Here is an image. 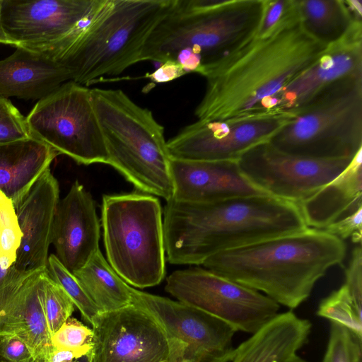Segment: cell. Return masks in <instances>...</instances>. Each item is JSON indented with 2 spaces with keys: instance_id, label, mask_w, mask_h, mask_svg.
Returning a JSON list of instances; mask_svg holds the SVG:
<instances>
[{
  "instance_id": "cell-1",
  "label": "cell",
  "mask_w": 362,
  "mask_h": 362,
  "mask_svg": "<svg viewBox=\"0 0 362 362\" xmlns=\"http://www.w3.org/2000/svg\"><path fill=\"white\" fill-rule=\"evenodd\" d=\"M327 47L303 28L296 10L274 30L255 31L222 55L203 63L206 80L197 120H222L274 112L281 90Z\"/></svg>"
},
{
  "instance_id": "cell-2",
  "label": "cell",
  "mask_w": 362,
  "mask_h": 362,
  "mask_svg": "<svg viewBox=\"0 0 362 362\" xmlns=\"http://www.w3.org/2000/svg\"><path fill=\"white\" fill-rule=\"evenodd\" d=\"M166 202L165 250L173 264L202 265L223 251L308 228L298 204L269 194Z\"/></svg>"
},
{
  "instance_id": "cell-3",
  "label": "cell",
  "mask_w": 362,
  "mask_h": 362,
  "mask_svg": "<svg viewBox=\"0 0 362 362\" xmlns=\"http://www.w3.org/2000/svg\"><path fill=\"white\" fill-rule=\"evenodd\" d=\"M346 254L344 240L324 230H304L217 253L203 267L294 309Z\"/></svg>"
},
{
  "instance_id": "cell-4",
  "label": "cell",
  "mask_w": 362,
  "mask_h": 362,
  "mask_svg": "<svg viewBox=\"0 0 362 362\" xmlns=\"http://www.w3.org/2000/svg\"><path fill=\"white\" fill-rule=\"evenodd\" d=\"M174 0H92L57 62L71 80L88 86L141 62L151 33Z\"/></svg>"
},
{
  "instance_id": "cell-5",
  "label": "cell",
  "mask_w": 362,
  "mask_h": 362,
  "mask_svg": "<svg viewBox=\"0 0 362 362\" xmlns=\"http://www.w3.org/2000/svg\"><path fill=\"white\" fill-rule=\"evenodd\" d=\"M107 164L142 193L173 197L170 157L164 128L152 112L120 89H90Z\"/></svg>"
},
{
  "instance_id": "cell-6",
  "label": "cell",
  "mask_w": 362,
  "mask_h": 362,
  "mask_svg": "<svg viewBox=\"0 0 362 362\" xmlns=\"http://www.w3.org/2000/svg\"><path fill=\"white\" fill-rule=\"evenodd\" d=\"M263 0H174L146 42L141 62L173 60L192 49L204 62L216 58L252 35Z\"/></svg>"
},
{
  "instance_id": "cell-7",
  "label": "cell",
  "mask_w": 362,
  "mask_h": 362,
  "mask_svg": "<svg viewBox=\"0 0 362 362\" xmlns=\"http://www.w3.org/2000/svg\"><path fill=\"white\" fill-rule=\"evenodd\" d=\"M101 224L107 262L128 284L158 285L165 275L163 212L156 197L139 192L103 197Z\"/></svg>"
},
{
  "instance_id": "cell-8",
  "label": "cell",
  "mask_w": 362,
  "mask_h": 362,
  "mask_svg": "<svg viewBox=\"0 0 362 362\" xmlns=\"http://www.w3.org/2000/svg\"><path fill=\"white\" fill-rule=\"evenodd\" d=\"M269 142L293 155L353 158L362 149V78L340 80L291 113Z\"/></svg>"
},
{
  "instance_id": "cell-9",
  "label": "cell",
  "mask_w": 362,
  "mask_h": 362,
  "mask_svg": "<svg viewBox=\"0 0 362 362\" xmlns=\"http://www.w3.org/2000/svg\"><path fill=\"white\" fill-rule=\"evenodd\" d=\"M26 118L32 137L78 164H107L90 89L73 81L40 100Z\"/></svg>"
},
{
  "instance_id": "cell-10",
  "label": "cell",
  "mask_w": 362,
  "mask_h": 362,
  "mask_svg": "<svg viewBox=\"0 0 362 362\" xmlns=\"http://www.w3.org/2000/svg\"><path fill=\"white\" fill-rule=\"evenodd\" d=\"M165 290L178 301L226 322L236 332H256L279 310V305L266 295L204 267L173 272Z\"/></svg>"
},
{
  "instance_id": "cell-11",
  "label": "cell",
  "mask_w": 362,
  "mask_h": 362,
  "mask_svg": "<svg viewBox=\"0 0 362 362\" xmlns=\"http://www.w3.org/2000/svg\"><path fill=\"white\" fill-rule=\"evenodd\" d=\"M352 158H313L282 151L269 141L238 160L242 174L273 197L299 204L339 175Z\"/></svg>"
},
{
  "instance_id": "cell-12",
  "label": "cell",
  "mask_w": 362,
  "mask_h": 362,
  "mask_svg": "<svg viewBox=\"0 0 362 362\" xmlns=\"http://www.w3.org/2000/svg\"><path fill=\"white\" fill-rule=\"evenodd\" d=\"M291 115L270 112L222 120H197L167 141V149L170 158L177 160H238L250 148L269 141Z\"/></svg>"
},
{
  "instance_id": "cell-13",
  "label": "cell",
  "mask_w": 362,
  "mask_h": 362,
  "mask_svg": "<svg viewBox=\"0 0 362 362\" xmlns=\"http://www.w3.org/2000/svg\"><path fill=\"white\" fill-rule=\"evenodd\" d=\"M92 0H1V21L16 48L56 62Z\"/></svg>"
},
{
  "instance_id": "cell-14",
  "label": "cell",
  "mask_w": 362,
  "mask_h": 362,
  "mask_svg": "<svg viewBox=\"0 0 362 362\" xmlns=\"http://www.w3.org/2000/svg\"><path fill=\"white\" fill-rule=\"evenodd\" d=\"M91 326V362H162L168 358L164 329L136 305L100 312Z\"/></svg>"
},
{
  "instance_id": "cell-15",
  "label": "cell",
  "mask_w": 362,
  "mask_h": 362,
  "mask_svg": "<svg viewBox=\"0 0 362 362\" xmlns=\"http://www.w3.org/2000/svg\"><path fill=\"white\" fill-rule=\"evenodd\" d=\"M345 78H362V21H355L343 37L327 46L296 76L278 95L273 110L292 113Z\"/></svg>"
},
{
  "instance_id": "cell-16",
  "label": "cell",
  "mask_w": 362,
  "mask_h": 362,
  "mask_svg": "<svg viewBox=\"0 0 362 362\" xmlns=\"http://www.w3.org/2000/svg\"><path fill=\"white\" fill-rule=\"evenodd\" d=\"M132 303L146 310L160 324L167 337L216 353L234 351L235 329L226 322L190 305L132 287Z\"/></svg>"
},
{
  "instance_id": "cell-17",
  "label": "cell",
  "mask_w": 362,
  "mask_h": 362,
  "mask_svg": "<svg viewBox=\"0 0 362 362\" xmlns=\"http://www.w3.org/2000/svg\"><path fill=\"white\" fill-rule=\"evenodd\" d=\"M59 200L58 181L48 168L13 205L22 234L13 264L18 271L47 268L48 249Z\"/></svg>"
},
{
  "instance_id": "cell-18",
  "label": "cell",
  "mask_w": 362,
  "mask_h": 362,
  "mask_svg": "<svg viewBox=\"0 0 362 362\" xmlns=\"http://www.w3.org/2000/svg\"><path fill=\"white\" fill-rule=\"evenodd\" d=\"M100 237L95 201L76 180L56 210L52 237L55 255L74 274L100 250Z\"/></svg>"
},
{
  "instance_id": "cell-19",
  "label": "cell",
  "mask_w": 362,
  "mask_h": 362,
  "mask_svg": "<svg viewBox=\"0 0 362 362\" xmlns=\"http://www.w3.org/2000/svg\"><path fill=\"white\" fill-rule=\"evenodd\" d=\"M172 199L204 203L229 198L268 194L241 173L238 160H182L170 158Z\"/></svg>"
},
{
  "instance_id": "cell-20",
  "label": "cell",
  "mask_w": 362,
  "mask_h": 362,
  "mask_svg": "<svg viewBox=\"0 0 362 362\" xmlns=\"http://www.w3.org/2000/svg\"><path fill=\"white\" fill-rule=\"evenodd\" d=\"M71 80L62 64L23 48L0 61V95L5 98L40 100Z\"/></svg>"
},
{
  "instance_id": "cell-21",
  "label": "cell",
  "mask_w": 362,
  "mask_h": 362,
  "mask_svg": "<svg viewBox=\"0 0 362 362\" xmlns=\"http://www.w3.org/2000/svg\"><path fill=\"white\" fill-rule=\"evenodd\" d=\"M362 149L335 178L298 206L308 228L323 230L362 208Z\"/></svg>"
},
{
  "instance_id": "cell-22",
  "label": "cell",
  "mask_w": 362,
  "mask_h": 362,
  "mask_svg": "<svg viewBox=\"0 0 362 362\" xmlns=\"http://www.w3.org/2000/svg\"><path fill=\"white\" fill-rule=\"evenodd\" d=\"M310 330V321L292 311L278 313L235 349L230 362H285L297 355Z\"/></svg>"
},
{
  "instance_id": "cell-23",
  "label": "cell",
  "mask_w": 362,
  "mask_h": 362,
  "mask_svg": "<svg viewBox=\"0 0 362 362\" xmlns=\"http://www.w3.org/2000/svg\"><path fill=\"white\" fill-rule=\"evenodd\" d=\"M58 155L33 137L0 144V190L16 204Z\"/></svg>"
},
{
  "instance_id": "cell-24",
  "label": "cell",
  "mask_w": 362,
  "mask_h": 362,
  "mask_svg": "<svg viewBox=\"0 0 362 362\" xmlns=\"http://www.w3.org/2000/svg\"><path fill=\"white\" fill-rule=\"evenodd\" d=\"M73 274L100 312L132 304V287L112 268L100 250Z\"/></svg>"
},
{
  "instance_id": "cell-25",
  "label": "cell",
  "mask_w": 362,
  "mask_h": 362,
  "mask_svg": "<svg viewBox=\"0 0 362 362\" xmlns=\"http://www.w3.org/2000/svg\"><path fill=\"white\" fill-rule=\"evenodd\" d=\"M298 11L305 30L326 47L343 37L358 21L344 0H298Z\"/></svg>"
},
{
  "instance_id": "cell-26",
  "label": "cell",
  "mask_w": 362,
  "mask_h": 362,
  "mask_svg": "<svg viewBox=\"0 0 362 362\" xmlns=\"http://www.w3.org/2000/svg\"><path fill=\"white\" fill-rule=\"evenodd\" d=\"M47 268L33 271L26 281L21 306V339L35 358L52 345L43 308V279Z\"/></svg>"
},
{
  "instance_id": "cell-27",
  "label": "cell",
  "mask_w": 362,
  "mask_h": 362,
  "mask_svg": "<svg viewBox=\"0 0 362 362\" xmlns=\"http://www.w3.org/2000/svg\"><path fill=\"white\" fill-rule=\"evenodd\" d=\"M31 272H19L13 265L0 286V338L21 334V306Z\"/></svg>"
},
{
  "instance_id": "cell-28",
  "label": "cell",
  "mask_w": 362,
  "mask_h": 362,
  "mask_svg": "<svg viewBox=\"0 0 362 362\" xmlns=\"http://www.w3.org/2000/svg\"><path fill=\"white\" fill-rule=\"evenodd\" d=\"M362 302L356 300L345 284L320 302L317 315L341 324L362 337Z\"/></svg>"
},
{
  "instance_id": "cell-29",
  "label": "cell",
  "mask_w": 362,
  "mask_h": 362,
  "mask_svg": "<svg viewBox=\"0 0 362 362\" xmlns=\"http://www.w3.org/2000/svg\"><path fill=\"white\" fill-rule=\"evenodd\" d=\"M47 272L50 278L66 293L83 320L91 325L100 313V310L88 296L75 276L60 262L54 254L48 257Z\"/></svg>"
},
{
  "instance_id": "cell-30",
  "label": "cell",
  "mask_w": 362,
  "mask_h": 362,
  "mask_svg": "<svg viewBox=\"0 0 362 362\" xmlns=\"http://www.w3.org/2000/svg\"><path fill=\"white\" fill-rule=\"evenodd\" d=\"M21 231L12 201L0 190V266L8 269L15 263Z\"/></svg>"
},
{
  "instance_id": "cell-31",
  "label": "cell",
  "mask_w": 362,
  "mask_h": 362,
  "mask_svg": "<svg viewBox=\"0 0 362 362\" xmlns=\"http://www.w3.org/2000/svg\"><path fill=\"white\" fill-rule=\"evenodd\" d=\"M74 306L66 293L47 272L43 279V308L50 337L71 317Z\"/></svg>"
},
{
  "instance_id": "cell-32",
  "label": "cell",
  "mask_w": 362,
  "mask_h": 362,
  "mask_svg": "<svg viewBox=\"0 0 362 362\" xmlns=\"http://www.w3.org/2000/svg\"><path fill=\"white\" fill-rule=\"evenodd\" d=\"M362 337L331 322L329 341L322 362H361Z\"/></svg>"
},
{
  "instance_id": "cell-33",
  "label": "cell",
  "mask_w": 362,
  "mask_h": 362,
  "mask_svg": "<svg viewBox=\"0 0 362 362\" xmlns=\"http://www.w3.org/2000/svg\"><path fill=\"white\" fill-rule=\"evenodd\" d=\"M93 331L77 319L69 317L50 337L51 344L57 350L71 351L78 357L93 347Z\"/></svg>"
},
{
  "instance_id": "cell-34",
  "label": "cell",
  "mask_w": 362,
  "mask_h": 362,
  "mask_svg": "<svg viewBox=\"0 0 362 362\" xmlns=\"http://www.w3.org/2000/svg\"><path fill=\"white\" fill-rule=\"evenodd\" d=\"M30 138L26 118L9 100L0 95V144Z\"/></svg>"
},
{
  "instance_id": "cell-35",
  "label": "cell",
  "mask_w": 362,
  "mask_h": 362,
  "mask_svg": "<svg viewBox=\"0 0 362 362\" xmlns=\"http://www.w3.org/2000/svg\"><path fill=\"white\" fill-rule=\"evenodd\" d=\"M168 362H230L235 352V349L227 353L209 352L175 338L168 337Z\"/></svg>"
},
{
  "instance_id": "cell-36",
  "label": "cell",
  "mask_w": 362,
  "mask_h": 362,
  "mask_svg": "<svg viewBox=\"0 0 362 362\" xmlns=\"http://www.w3.org/2000/svg\"><path fill=\"white\" fill-rule=\"evenodd\" d=\"M296 6L297 0H263L255 34L262 36L274 30L296 10Z\"/></svg>"
},
{
  "instance_id": "cell-37",
  "label": "cell",
  "mask_w": 362,
  "mask_h": 362,
  "mask_svg": "<svg viewBox=\"0 0 362 362\" xmlns=\"http://www.w3.org/2000/svg\"><path fill=\"white\" fill-rule=\"evenodd\" d=\"M323 230L342 240L350 238L352 242L361 244L362 239V208L354 214L335 221Z\"/></svg>"
},
{
  "instance_id": "cell-38",
  "label": "cell",
  "mask_w": 362,
  "mask_h": 362,
  "mask_svg": "<svg viewBox=\"0 0 362 362\" xmlns=\"http://www.w3.org/2000/svg\"><path fill=\"white\" fill-rule=\"evenodd\" d=\"M351 293L362 302V250L361 244L355 247L345 269L344 284Z\"/></svg>"
},
{
  "instance_id": "cell-39",
  "label": "cell",
  "mask_w": 362,
  "mask_h": 362,
  "mask_svg": "<svg viewBox=\"0 0 362 362\" xmlns=\"http://www.w3.org/2000/svg\"><path fill=\"white\" fill-rule=\"evenodd\" d=\"M2 356L8 362H35V358L27 344L16 335L1 338Z\"/></svg>"
},
{
  "instance_id": "cell-40",
  "label": "cell",
  "mask_w": 362,
  "mask_h": 362,
  "mask_svg": "<svg viewBox=\"0 0 362 362\" xmlns=\"http://www.w3.org/2000/svg\"><path fill=\"white\" fill-rule=\"evenodd\" d=\"M186 74L176 61L168 59L161 63L160 66L152 73L147 74L145 77L155 83H160L173 81Z\"/></svg>"
},
{
  "instance_id": "cell-41",
  "label": "cell",
  "mask_w": 362,
  "mask_h": 362,
  "mask_svg": "<svg viewBox=\"0 0 362 362\" xmlns=\"http://www.w3.org/2000/svg\"><path fill=\"white\" fill-rule=\"evenodd\" d=\"M173 60L176 61L187 74H198L204 63L202 55L189 48L180 51Z\"/></svg>"
},
{
  "instance_id": "cell-42",
  "label": "cell",
  "mask_w": 362,
  "mask_h": 362,
  "mask_svg": "<svg viewBox=\"0 0 362 362\" xmlns=\"http://www.w3.org/2000/svg\"><path fill=\"white\" fill-rule=\"evenodd\" d=\"M345 3L354 18L362 21V0H346Z\"/></svg>"
},
{
  "instance_id": "cell-43",
  "label": "cell",
  "mask_w": 362,
  "mask_h": 362,
  "mask_svg": "<svg viewBox=\"0 0 362 362\" xmlns=\"http://www.w3.org/2000/svg\"><path fill=\"white\" fill-rule=\"evenodd\" d=\"M0 43L9 45L15 47V44L6 35L1 21V0H0Z\"/></svg>"
},
{
  "instance_id": "cell-44",
  "label": "cell",
  "mask_w": 362,
  "mask_h": 362,
  "mask_svg": "<svg viewBox=\"0 0 362 362\" xmlns=\"http://www.w3.org/2000/svg\"><path fill=\"white\" fill-rule=\"evenodd\" d=\"M92 361V349L88 353L76 358L73 362H91Z\"/></svg>"
},
{
  "instance_id": "cell-45",
  "label": "cell",
  "mask_w": 362,
  "mask_h": 362,
  "mask_svg": "<svg viewBox=\"0 0 362 362\" xmlns=\"http://www.w3.org/2000/svg\"><path fill=\"white\" fill-rule=\"evenodd\" d=\"M10 269L11 268H9L8 269H4L0 266V286L4 283L5 279L6 278Z\"/></svg>"
},
{
  "instance_id": "cell-46",
  "label": "cell",
  "mask_w": 362,
  "mask_h": 362,
  "mask_svg": "<svg viewBox=\"0 0 362 362\" xmlns=\"http://www.w3.org/2000/svg\"><path fill=\"white\" fill-rule=\"evenodd\" d=\"M285 362H307L301 358L298 357L297 355L292 356L291 358L286 360Z\"/></svg>"
},
{
  "instance_id": "cell-47",
  "label": "cell",
  "mask_w": 362,
  "mask_h": 362,
  "mask_svg": "<svg viewBox=\"0 0 362 362\" xmlns=\"http://www.w3.org/2000/svg\"><path fill=\"white\" fill-rule=\"evenodd\" d=\"M1 338H0V341H1ZM0 362H8L7 361H6L4 359V358L1 355V349H0Z\"/></svg>"
},
{
  "instance_id": "cell-48",
  "label": "cell",
  "mask_w": 362,
  "mask_h": 362,
  "mask_svg": "<svg viewBox=\"0 0 362 362\" xmlns=\"http://www.w3.org/2000/svg\"><path fill=\"white\" fill-rule=\"evenodd\" d=\"M162 362H168V360H166V361H162Z\"/></svg>"
}]
</instances>
